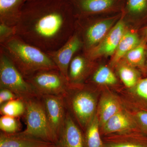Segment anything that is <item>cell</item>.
<instances>
[{
	"mask_svg": "<svg viewBox=\"0 0 147 147\" xmlns=\"http://www.w3.org/2000/svg\"><path fill=\"white\" fill-rule=\"evenodd\" d=\"M143 32L145 37V40L146 41V40H147V27L144 28L143 30Z\"/></svg>",
	"mask_w": 147,
	"mask_h": 147,
	"instance_id": "cell-30",
	"label": "cell"
},
{
	"mask_svg": "<svg viewBox=\"0 0 147 147\" xmlns=\"http://www.w3.org/2000/svg\"><path fill=\"white\" fill-rule=\"evenodd\" d=\"M0 88L10 90L26 102L41 96L18 71L5 52L0 48Z\"/></svg>",
	"mask_w": 147,
	"mask_h": 147,
	"instance_id": "cell-3",
	"label": "cell"
},
{
	"mask_svg": "<svg viewBox=\"0 0 147 147\" xmlns=\"http://www.w3.org/2000/svg\"><path fill=\"white\" fill-rule=\"evenodd\" d=\"M101 134L107 136L115 133H120L135 128L136 125L125 113L121 111L107 121L101 127Z\"/></svg>",
	"mask_w": 147,
	"mask_h": 147,
	"instance_id": "cell-17",
	"label": "cell"
},
{
	"mask_svg": "<svg viewBox=\"0 0 147 147\" xmlns=\"http://www.w3.org/2000/svg\"><path fill=\"white\" fill-rule=\"evenodd\" d=\"M83 47L84 45L82 38L77 33H74L58 50L47 53L60 72L67 79L69 64L74 56Z\"/></svg>",
	"mask_w": 147,
	"mask_h": 147,
	"instance_id": "cell-8",
	"label": "cell"
},
{
	"mask_svg": "<svg viewBox=\"0 0 147 147\" xmlns=\"http://www.w3.org/2000/svg\"><path fill=\"white\" fill-rule=\"evenodd\" d=\"M18 118L2 115L0 117L1 131L7 134H14L21 131V124Z\"/></svg>",
	"mask_w": 147,
	"mask_h": 147,
	"instance_id": "cell-25",
	"label": "cell"
},
{
	"mask_svg": "<svg viewBox=\"0 0 147 147\" xmlns=\"http://www.w3.org/2000/svg\"><path fill=\"white\" fill-rule=\"evenodd\" d=\"M75 15L87 16L117 8L121 0H69Z\"/></svg>",
	"mask_w": 147,
	"mask_h": 147,
	"instance_id": "cell-12",
	"label": "cell"
},
{
	"mask_svg": "<svg viewBox=\"0 0 147 147\" xmlns=\"http://www.w3.org/2000/svg\"><path fill=\"white\" fill-rule=\"evenodd\" d=\"M121 111L120 105L112 96L106 95L101 98L97 114L100 126L102 127L109 119Z\"/></svg>",
	"mask_w": 147,
	"mask_h": 147,
	"instance_id": "cell-18",
	"label": "cell"
},
{
	"mask_svg": "<svg viewBox=\"0 0 147 147\" xmlns=\"http://www.w3.org/2000/svg\"><path fill=\"white\" fill-rule=\"evenodd\" d=\"M118 72L122 81L128 88L135 86L139 81V73L130 66L126 65L120 66Z\"/></svg>",
	"mask_w": 147,
	"mask_h": 147,
	"instance_id": "cell-24",
	"label": "cell"
},
{
	"mask_svg": "<svg viewBox=\"0 0 147 147\" xmlns=\"http://www.w3.org/2000/svg\"><path fill=\"white\" fill-rule=\"evenodd\" d=\"M117 16L88 24L82 30V38L86 54L102 41L108 33Z\"/></svg>",
	"mask_w": 147,
	"mask_h": 147,
	"instance_id": "cell-10",
	"label": "cell"
},
{
	"mask_svg": "<svg viewBox=\"0 0 147 147\" xmlns=\"http://www.w3.org/2000/svg\"><path fill=\"white\" fill-rule=\"evenodd\" d=\"M146 41L144 40L126 54L125 56L127 61L131 65L144 67L146 59Z\"/></svg>",
	"mask_w": 147,
	"mask_h": 147,
	"instance_id": "cell-22",
	"label": "cell"
},
{
	"mask_svg": "<svg viewBox=\"0 0 147 147\" xmlns=\"http://www.w3.org/2000/svg\"><path fill=\"white\" fill-rule=\"evenodd\" d=\"M0 48L26 79L38 71L58 69L47 53L25 42L16 35L0 44Z\"/></svg>",
	"mask_w": 147,
	"mask_h": 147,
	"instance_id": "cell-2",
	"label": "cell"
},
{
	"mask_svg": "<svg viewBox=\"0 0 147 147\" xmlns=\"http://www.w3.org/2000/svg\"><path fill=\"white\" fill-rule=\"evenodd\" d=\"M55 144L25 135L21 131L7 134L1 131L0 147H56Z\"/></svg>",
	"mask_w": 147,
	"mask_h": 147,
	"instance_id": "cell-14",
	"label": "cell"
},
{
	"mask_svg": "<svg viewBox=\"0 0 147 147\" xmlns=\"http://www.w3.org/2000/svg\"><path fill=\"white\" fill-rule=\"evenodd\" d=\"M26 80L40 96L53 95L65 98L69 86L67 79L58 69L38 71Z\"/></svg>",
	"mask_w": 147,
	"mask_h": 147,
	"instance_id": "cell-6",
	"label": "cell"
},
{
	"mask_svg": "<svg viewBox=\"0 0 147 147\" xmlns=\"http://www.w3.org/2000/svg\"><path fill=\"white\" fill-rule=\"evenodd\" d=\"M18 98L15 94L6 88H0V105L3 103Z\"/></svg>",
	"mask_w": 147,
	"mask_h": 147,
	"instance_id": "cell-29",
	"label": "cell"
},
{
	"mask_svg": "<svg viewBox=\"0 0 147 147\" xmlns=\"http://www.w3.org/2000/svg\"></svg>",
	"mask_w": 147,
	"mask_h": 147,
	"instance_id": "cell-31",
	"label": "cell"
},
{
	"mask_svg": "<svg viewBox=\"0 0 147 147\" xmlns=\"http://www.w3.org/2000/svg\"><path fill=\"white\" fill-rule=\"evenodd\" d=\"M75 15L69 0H27L16 35L45 53L58 50L74 34Z\"/></svg>",
	"mask_w": 147,
	"mask_h": 147,
	"instance_id": "cell-1",
	"label": "cell"
},
{
	"mask_svg": "<svg viewBox=\"0 0 147 147\" xmlns=\"http://www.w3.org/2000/svg\"><path fill=\"white\" fill-rule=\"evenodd\" d=\"M125 9L131 15L143 16L147 13V0H127Z\"/></svg>",
	"mask_w": 147,
	"mask_h": 147,
	"instance_id": "cell-26",
	"label": "cell"
},
{
	"mask_svg": "<svg viewBox=\"0 0 147 147\" xmlns=\"http://www.w3.org/2000/svg\"><path fill=\"white\" fill-rule=\"evenodd\" d=\"M137 127L143 133L147 135V112L140 110L135 116Z\"/></svg>",
	"mask_w": 147,
	"mask_h": 147,
	"instance_id": "cell-28",
	"label": "cell"
},
{
	"mask_svg": "<svg viewBox=\"0 0 147 147\" xmlns=\"http://www.w3.org/2000/svg\"><path fill=\"white\" fill-rule=\"evenodd\" d=\"M141 42L136 34L129 32L125 33L114 54L112 64H115L118 62L122 58L139 45Z\"/></svg>",
	"mask_w": 147,
	"mask_h": 147,
	"instance_id": "cell-20",
	"label": "cell"
},
{
	"mask_svg": "<svg viewBox=\"0 0 147 147\" xmlns=\"http://www.w3.org/2000/svg\"><path fill=\"white\" fill-rule=\"evenodd\" d=\"M105 136L104 147H147V135L138 128Z\"/></svg>",
	"mask_w": 147,
	"mask_h": 147,
	"instance_id": "cell-11",
	"label": "cell"
},
{
	"mask_svg": "<svg viewBox=\"0 0 147 147\" xmlns=\"http://www.w3.org/2000/svg\"><path fill=\"white\" fill-rule=\"evenodd\" d=\"M56 146L57 147H84L83 134L68 112H67Z\"/></svg>",
	"mask_w": 147,
	"mask_h": 147,
	"instance_id": "cell-13",
	"label": "cell"
},
{
	"mask_svg": "<svg viewBox=\"0 0 147 147\" xmlns=\"http://www.w3.org/2000/svg\"><path fill=\"white\" fill-rule=\"evenodd\" d=\"M100 123L97 114H96L85 129L83 134L84 147H104L100 137Z\"/></svg>",
	"mask_w": 147,
	"mask_h": 147,
	"instance_id": "cell-19",
	"label": "cell"
},
{
	"mask_svg": "<svg viewBox=\"0 0 147 147\" xmlns=\"http://www.w3.org/2000/svg\"><path fill=\"white\" fill-rule=\"evenodd\" d=\"M40 98L44 105L56 145L67 112L64 98L53 95H44Z\"/></svg>",
	"mask_w": 147,
	"mask_h": 147,
	"instance_id": "cell-7",
	"label": "cell"
},
{
	"mask_svg": "<svg viewBox=\"0 0 147 147\" xmlns=\"http://www.w3.org/2000/svg\"><path fill=\"white\" fill-rule=\"evenodd\" d=\"M85 56L76 54L69 64L67 80L69 85L77 86L85 79L88 73L89 61Z\"/></svg>",
	"mask_w": 147,
	"mask_h": 147,
	"instance_id": "cell-16",
	"label": "cell"
},
{
	"mask_svg": "<svg viewBox=\"0 0 147 147\" xmlns=\"http://www.w3.org/2000/svg\"><path fill=\"white\" fill-rule=\"evenodd\" d=\"M125 24L122 19L108 32L101 42L93 48L86 55L90 59L102 56H110L115 54L119 43L125 33Z\"/></svg>",
	"mask_w": 147,
	"mask_h": 147,
	"instance_id": "cell-9",
	"label": "cell"
},
{
	"mask_svg": "<svg viewBox=\"0 0 147 147\" xmlns=\"http://www.w3.org/2000/svg\"><path fill=\"white\" fill-rule=\"evenodd\" d=\"M16 35L15 27L0 23V44Z\"/></svg>",
	"mask_w": 147,
	"mask_h": 147,
	"instance_id": "cell-27",
	"label": "cell"
},
{
	"mask_svg": "<svg viewBox=\"0 0 147 147\" xmlns=\"http://www.w3.org/2000/svg\"><path fill=\"white\" fill-rule=\"evenodd\" d=\"M27 0H0V23L16 26Z\"/></svg>",
	"mask_w": 147,
	"mask_h": 147,
	"instance_id": "cell-15",
	"label": "cell"
},
{
	"mask_svg": "<svg viewBox=\"0 0 147 147\" xmlns=\"http://www.w3.org/2000/svg\"><path fill=\"white\" fill-rule=\"evenodd\" d=\"M75 92H73L69 86L65 100L67 108L71 109L85 131L96 114V99L94 95L89 91L82 90Z\"/></svg>",
	"mask_w": 147,
	"mask_h": 147,
	"instance_id": "cell-5",
	"label": "cell"
},
{
	"mask_svg": "<svg viewBox=\"0 0 147 147\" xmlns=\"http://www.w3.org/2000/svg\"><path fill=\"white\" fill-rule=\"evenodd\" d=\"M92 80L94 83L101 85H113L117 82L115 75L107 67L102 66L94 74Z\"/></svg>",
	"mask_w": 147,
	"mask_h": 147,
	"instance_id": "cell-23",
	"label": "cell"
},
{
	"mask_svg": "<svg viewBox=\"0 0 147 147\" xmlns=\"http://www.w3.org/2000/svg\"><path fill=\"white\" fill-rule=\"evenodd\" d=\"M0 106V113L1 115L19 117L24 116L26 112V103L19 98L9 100Z\"/></svg>",
	"mask_w": 147,
	"mask_h": 147,
	"instance_id": "cell-21",
	"label": "cell"
},
{
	"mask_svg": "<svg viewBox=\"0 0 147 147\" xmlns=\"http://www.w3.org/2000/svg\"><path fill=\"white\" fill-rule=\"evenodd\" d=\"M25 103L26 110L24 116L26 127L21 133L56 145L41 98H32Z\"/></svg>",
	"mask_w": 147,
	"mask_h": 147,
	"instance_id": "cell-4",
	"label": "cell"
}]
</instances>
